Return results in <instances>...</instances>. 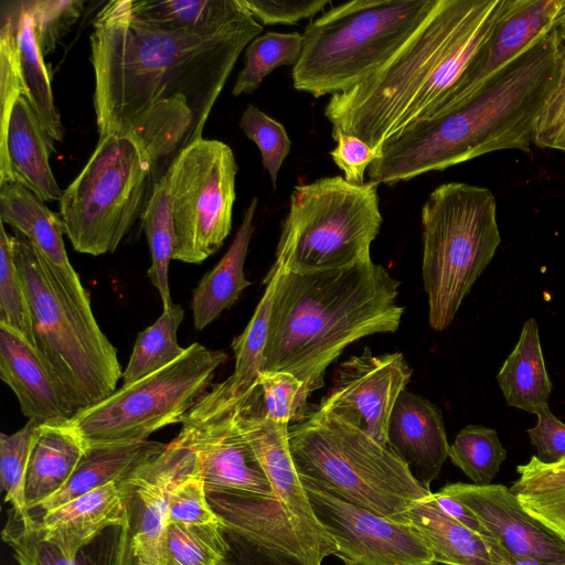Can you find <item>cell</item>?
Returning a JSON list of instances; mask_svg holds the SVG:
<instances>
[{
    "label": "cell",
    "mask_w": 565,
    "mask_h": 565,
    "mask_svg": "<svg viewBox=\"0 0 565 565\" xmlns=\"http://www.w3.org/2000/svg\"><path fill=\"white\" fill-rule=\"evenodd\" d=\"M227 360L223 351L192 343L172 363L122 384L99 403L78 409L67 423L85 448L147 441L154 431L182 423Z\"/></svg>",
    "instance_id": "8fae6325"
},
{
    "label": "cell",
    "mask_w": 565,
    "mask_h": 565,
    "mask_svg": "<svg viewBox=\"0 0 565 565\" xmlns=\"http://www.w3.org/2000/svg\"><path fill=\"white\" fill-rule=\"evenodd\" d=\"M248 12L263 24H294L322 11L331 0H241Z\"/></svg>",
    "instance_id": "c3c4849f"
},
{
    "label": "cell",
    "mask_w": 565,
    "mask_h": 565,
    "mask_svg": "<svg viewBox=\"0 0 565 565\" xmlns=\"http://www.w3.org/2000/svg\"><path fill=\"white\" fill-rule=\"evenodd\" d=\"M534 146L565 152V44L559 47L557 76L537 121Z\"/></svg>",
    "instance_id": "f6af8a7d"
},
{
    "label": "cell",
    "mask_w": 565,
    "mask_h": 565,
    "mask_svg": "<svg viewBox=\"0 0 565 565\" xmlns=\"http://www.w3.org/2000/svg\"><path fill=\"white\" fill-rule=\"evenodd\" d=\"M412 372L402 353L374 355L364 348L340 364L333 386L319 406L387 447L390 417Z\"/></svg>",
    "instance_id": "2e32d148"
},
{
    "label": "cell",
    "mask_w": 565,
    "mask_h": 565,
    "mask_svg": "<svg viewBox=\"0 0 565 565\" xmlns=\"http://www.w3.org/2000/svg\"><path fill=\"white\" fill-rule=\"evenodd\" d=\"M151 265L148 277L159 292L162 310L173 306L169 287V266L173 259L174 227L167 173L156 180L140 216Z\"/></svg>",
    "instance_id": "1f68e13d"
},
{
    "label": "cell",
    "mask_w": 565,
    "mask_h": 565,
    "mask_svg": "<svg viewBox=\"0 0 565 565\" xmlns=\"http://www.w3.org/2000/svg\"><path fill=\"white\" fill-rule=\"evenodd\" d=\"M492 192L449 182L436 188L422 209L424 288L428 321L436 331L454 320L463 298L501 242Z\"/></svg>",
    "instance_id": "ba28073f"
},
{
    "label": "cell",
    "mask_w": 565,
    "mask_h": 565,
    "mask_svg": "<svg viewBox=\"0 0 565 565\" xmlns=\"http://www.w3.org/2000/svg\"><path fill=\"white\" fill-rule=\"evenodd\" d=\"M200 468L194 452L172 440L126 478L130 489L132 555L137 565H163L170 493Z\"/></svg>",
    "instance_id": "e0dca14e"
},
{
    "label": "cell",
    "mask_w": 565,
    "mask_h": 565,
    "mask_svg": "<svg viewBox=\"0 0 565 565\" xmlns=\"http://www.w3.org/2000/svg\"><path fill=\"white\" fill-rule=\"evenodd\" d=\"M156 172L153 160L137 139L116 134L100 137L58 201L73 248L93 256L115 252L141 216Z\"/></svg>",
    "instance_id": "30bf717a"
},
{
    "label": "cell",
    "mask_w": 565,
    "mask_h": 565,
    "mask_svg": "<svg viewBox=\"0 0 565 565\" xmlns=\"http://www.w3.org/2000/svg\"><path fill=\"white\" fill-rule=\"evenodd\" d=\"M38 425L34 420H28L18 431L11 435L3 433L0 435L1 486L6 492V501L11 503L14 510V518L25 526H32L36 522L26 507L24 481L32 440Z\"/></svg>",
    "instance_id": "74e56055"
},
{
    "label": "cell",
    "mask_w": 565,
    "mask_h": 565,
    "mask_svg": "<svg viewBox=\"0 0 565 565\" xmlns=\"http://www.w3.org/2000/svg\"><path fill=\"white\" fill-rule=\"evenodd\" d=\"M289 446L300 478L388 519L407 523L431 493L388 446L320 406L289 426Z\"/></svg>",
    "instance_id": "8992f818"
},
{
    "label": "cell",
    "mask_w": 565,
    "mask_h": 565,
    "mask_svg": "<svg viewBox=\"0 0 565 565\" xmlns=\"http://www.w3.org/2000/svg\"><path fill=\"white\" fill-rule=\"evenodd\" d=\"M439 491L468 507L512 556L565 563V542L533 518L510 488L456 482Z\"/></svg>",
    "instance_id": "ac0fdd59"
},
{
    "label": "cell",
    "mask_w": 565,
    "mask_h": 565,
    "mask_svg": "<svg viewBox=\"0 0 565 565\" xmlns=\"http://www.w3.org/2000/svg\"><path fill=\"white\" fill-rule=\"evenodd\" d=\"M516 495L533 518L565 542V488Z\"/></svg>",
    "instance_id": "816d5d0a"
},
{
    "label": "cell",
    "mask_w": 565,
    "mask_h": 565,
    "mask_svg": "<svg viewBox=\"0 0 565 565\" xmlns=\"http://www.w3.org/2000/svg\"><path fill=\"white\" fill-rule=\"evenodd\" d=\"M85 449L67 422L38 425L24 481L25 502L30 511L39 509L65 486Z\"/></svg>",
    "instance_id": "cb8c5ba5"
},
{
    "label": "cell",
    "mask_w": 565,
    "mask_h": 565,
    "mask_svg": "<svg viewBox=\"0 0 565 565\" xmlns=\"http://www.w3.org/2000/svg\"><path fill=\"white\" fill-rule=\"evenodd\" d=\"M237 171L231 147L214 139L195 140L171 161L166 173L174 227L173 259L201 264L221 248L232 230Z\"/></svg>",
    "instance_id": "7c38bea8"
},
{
    "label": "cell",
    "mask_w": 565,
    "mask_h": 565,
    "mask_svg": "<svg viewBox=\"0 0 565 565\" xmlns=\"http://www.w3.org/2000/svg\"><path fill=\"white\" fill-rule=\"evenodd\" d=\"M236 422L270 483L275 500L321 565L327 556L337 553V545L310 507L291 456L289 425L278 424L266 415L258 384L239 396Z\"/></svg>",
    "instance_id": "9a60e30c"
},
{
    "label": "cell",
    "mask_w": 565,
    "mask_h": 565,
    "mask_svg": "<svg viewBox=\"0 0 565 565\" xmlns=\"http://www.w3.org/2000/svg\"><path fill=\"white\" fill-rule=\"evenodd\" d=\"M12 12L23 95L47 134L62 141L64 129L55 107L49 71L24 0H8Z\"/></svg>",
    "instance_id": "f546056e"
},
{
    "label": "cell",
    "mask_w": 565,
    "mask_h": 565,
    "mask_svg": "<svg viewBox=\"0 0 565 565\" xmlns=\"http://www.w3.org/2000/svg\"><path fill=\"white\" fill-rule=\"evenodd\" d=\"M264 284L265 291L244 331L232 341L235 367L228 376L232 388L237 394H245L256 386L263 369L264 351L269 332L273 296L276 275L269 270Z\"/></svg>",
    "instance_id": "836d02e7"
},
{
    "label": "cell",
    "mask_w": 565,
    "mask_h": 565,
    "mask_svg": "<svg viewBox=\"0 0 565 565\" xmlns=\"http://www.w3.org/2000/svg\"><path fill=\"white\" fill-rule=\"evenodd\" d=\"M377 186L340 175L295 186L273 265L306 274L370 260L383 221Z\"/></svg>",
    "instance_id": "9c48e42d"
},
{
    "label": "cell",
    "mask_w": 565,
    "mask_h": 565,
    "mask_svg": "<svg viewBox=\"0 0 565 565\" xmlns=\"http://www.w3.org/2000/svg\"><path fill=\"white\" fill-rule=\"evenodd\" d=\"M13 237L35 351L76 411L99 403L117 390L122 370L89 294L77 273L58 271L22 234Z\"/></svg>",
    "instance_id": "5b68a950"
},
{
    "label": "cell",
    "mask_w": 565,
    "mask_h": 565,
    "mask_svg": "<svg viewBox=\"0 0 565 565\" xmlns=\"http://www.w3.org/2000/svg\"><path fill=\"white\" fill-rule=\"evenodd\" d=\"M508 405L536 414L552 392L534 318L525 321L519 341L497 375Z\"/></svg>",
    "instance_id": "f1b7e54d"
},
{
    "label": "cell",
    "mask_w": 565,
    "mask_h": 565,
    "mask_svg": "<svg viewBox=\"0 0 565 565\" xmlns=\"http://www.w3.org/2000/svg\"><path fill=\"white\" fill-rule=\"evenodd\" d=\"M332 137L337 146L330 156L343 171V178L352 184L365 183V171L374 160L382 156L381 150L372 149L360 138L341 130L332 129Z\"/></svg>",
    "instance_id": "7dc6e473"
},
{
    "label": "cell",
    "mask_w": 565,
    "mask_h": 565,
    "mask_svg": "<svg viewBox=\"0 0 565 565\" xmlns=\"http://www.w3.org/2000/svg\"><path fill=\"white\" fill-rule=\"evenodd\" d=\"M559 47L554 26L459 107L386 140L367 169L370 181L394 184L498 150L530 152L557 76Z\"/></svg>",
    "instance_id": "3957f363"
},
{
    "label": "cell",
    "mask_w": 565,
    "mask_h": 565,
    "mask_svg": "<svg viewBox=\"0 0 565 565\" xmlns=\"http://www.w3.org/2000/svg\"><path fill=\"white\" fill-rule=\"evenodd\" d=\"M448 457L473 484H491L507 450L494 429L481 425H468L456 436L449 446Z\"/></svg>",
    "instance_id": "8d00e7d4"
},
{
    "label": "cell",
    "mask_w": 565,
    "mask_h": 565,
    "mask_svg": "<svg viewBox=\"0 0 565 565\" xmlns=\"http://www.w3.org/2000/svg\"><path fill=\"white\" fill-rule=\"evenodd\" d=\"M2 536L12 547L17 565H90L84 557V550L75 557L67 556L45 540L38 522L25 526L15 519L14 525L8 524Z\"/></svg>",
    "instance_id": "b9f144b4"
},
{
    "label": "cell",
    "mask_w": 565,
    "mask_h": 565,
    "mask_svg": "<svg viewBox=\"0 0 565 565\" xmlns=\"http://www.w3.org/2000/svg\"><path fill=\"white\" fill-rule=\"evenodd\" d=\"M43 55L54 51L56 43L79 18L83 0H24Z\"/></svg>",
    "instance_id": "7bdbcfd3"
},
{
    "label": "cell",
    "mask_w": 565,
    "mask_h": 565,
    "mask_svg": "<svg viewBox=\"0 0 565 565\" xmlns=\"http://www.w3.org/2000/svg\"><path fill=\"white\" fill-rule=\"evenodd\" d=\"M257 382L264 411L271 420L289 425L305 418L309 394L295 375L281 371H262Z\"/></svg>",
    "instance_id": "ab89813d"
},
{
    "label": "cell",
    "mask_w": 565,
    "mask_h": 565,
    "mask_svg": "<svg viewBox=\"0 0 565 565\" xmlns=\"http://www.w3.org/2000/svg\"><path fill=\"white\" fill-rule=\"evenodd\" d=\"M437 507L450 518L455 519L471 531L484 536L493 539L490 533L479 521L478 516L463 503L451 498L441 491L431 493ZM495 540V539H494Z\"/></svg>",
    "instance_id": "f5cc1de1"
},
{
    "label": "cell",
    "mask_w": 565,
    "mask_h": 565,
    "mask_svg": "<svg viewBox=\"0 0 565 565\" xmlns=\"http://www.w3.org/2000/svg\"><path fill=\"white\" fill-rule=\"evenodd\" d=\"M270 269L276 285L262 371L295 375L309 395L348 345L401 324V281L371 259L318 273Z\"/></svg>",
    "instance_id": "277c9868"
},
{
    "label": "cell",
    "mask_w": 565,
    "mask_h": 565,
    "mask_svg": "<svg viewBox=\"0 0 565 565\" xmlns=\"http://www.w3.org/2000/svg\"><path fill=\"white\" fill-rule=\"evenodd\" d=\"M257 199H252L244 212L235 237L221 260L207 271L193 291L191 310L194 328L203 330L224 310L231 308L250 285L244 273L245 259L254 232Z\"/></svg>",
    "instance_id": "484cf974"
},
{
    "label": "cell",
    "mask_w": 565,
    "mask_h": 565,
    "mask_svg": "<svg viewBox=\"0 0 565 565\" xmlns=\"http://www.w3.org/2000/svg\"><path fill=\"white\" fill-rule=\"evenodd\" d=\"M166 447L151 440L88 447L65 486L39 509L46 512L88 491L120 481Z\"/></svg>",
    "instance_id": "83f0119b"
},
{
    "label": "cell",
    "mask_w": 565,
    "mask_h": 565,
    "mask_svg": "<svg viewBox=\"0 0 565 565\" xmlns=\"http://www.w3.org/2000/svg\"><path fill=\"white\" fill-rule=\"evenodd\" d=\"M438 0H354L310 22L292 68L294 88L313 97L347 92L385 66Z\"/></svg>",
    "instance_id": "52a82bcc"
},
{
    "label": "cell",
    "mask_w": 565,
    "mask_h": 565,
    "mask_svg": "<svg viewBox=\"0 0 565 565\" xmlns=\"http://www.w3.org/2000/svg\"><path fill=\"white\" fill-rule=\"evenodd\" d=\"M312 512L344 565H433V554L406 522L352 504L301 478Z\"/></svg>",
    "instance_id": "5bb4252c"
},
{
    "label": "cell",
    "mask_w": 565,
    "mask_h": 565,
    "mask_svg": "<svg viewBox=\"0 0 565 565\" xmlns=\"http://www.w3.org/2000/svg\"><path fill=\"white\" fill-rule=\"evenodd\" d=\"M537 423L527 430L536 458L544 463H555L565 458V424L553 415L548 405L536 414Z\"/></svg>",
    "instance_id": "681fc988"
},
{
    "label": "cell",
    "mask_w": 565,
    "mask_h": 565,
    "mask_svg": "<svg viewBox=\"0 0 565 565\" xmlns=\"http://www.w3.org/2000/svg\"><path fill=\"white\" fill-rule=\"evenodd\" d=\"M494 565H565V563L544 562L534 558L514 557L502 546L493 551Z\"/></svg>",
    "instance_id": "db71d44e"
},
{
    "label": "cell",
    "mask_w": 565,
    "mask_h": 565,
    "mask_svg": "<svg viewBox=\"0 0 565 565\" xmlns=\"http://www.w3.org/2000/svg\"><path fill=\"white\" fill-rule=\"evenodd\" d=\"M504 0H438L397 54L353 88L331 95L332 129L375 150L406 127L457 108L476 54L492 33Z\"/></svg>",
    "instance_id": "7a4b0ae2"
},
{
    "label": "cell",
    "mask_w": 565,
    "mask_h": 565,
    "mask_svg": "<svg viewBox=\"0 0 565 565\" xmlns=\"http://www.w3.org/2000/svg\"><path fill=\"white\" fill-rule=\"evenodd\" d=\"M555 29L557 31L561 44H565V11L559 15Z\"/></svg>",
    "instance_id": "11a10c76"
},
{
    "label": "cell",
    "mask_w": 565,
    "mask_h": 565,
    "mask_svg": "<svg viewBox=\"0 0 565 565\" xmlns=\"http://www.w3.org/2000/svg\"><path fill=\"white\" fill-rule=\"evenodd\" d=\"M0 220L28 238L57 270L76 274L65 249L62 220L23 185L0 183Z\"/></svg>",
    "instance_id": "4316f807"
},
{
    "label": "cell",
    "mask_w": 565,
    "mask_h": 565,
    "mask_svg": "<svg viewBox=\"0 0 565 565\" xmlns=\"http://www.w3.org/2000/svg\"><path fill=\"white\" fill-rule=\"evenodd\" d=\"M216 565H234V564L232 562H230L227 558H225L224 561L220 562Z\"/></svg>",
    "instance_id": "9f6ffc18"
},
{
    "label": "cell",
    "mask_w": 565,
    "mask_h": 565,
    "mask_svg": "<svg viewBox=\"0 0 565 565\" xmlns=\"http://www.w3.org/2000/svg\"><path fill=\"white\" fill-rule=\"evenodd\" d=\"M53 140L28 99L20 95L1 130L0 183H19L43 202L60 201L63 191L49 161Z\"/></svg>",
    "instance_id": "44dd1931"
},
{
    "label": "cell",
    "mask_w": 565,
    "mask_h": 565,
    "mask_svg": "<svg viewBox=\"0 0 565 565\" xmlns=\"http://www.w3.org/2000/svg\"><path fill=\"white\" fill-rule=\"evenodd\" d=\"M238 125L247 138L258 147L263 166L276 189L278 172L291 147L285 127L254 105L247 106Z\"/></svg>",
    "instance_id": "60d3db41"
},
{
    "label": "cell",
    "mask_w": 565,
    "mask_h": 565,
    "mask_svg": "<svg viewBox=\"0 0 565 565\" xmlns=\"http://www.w3.org/2000/svg\"><path fill=\"white\" fill-rule=\"evenodd\" d=\"M431 493L412 504L406 521L429 547L434 563L494 565L492 550L500 544L447 515L437 507Z\"/></svg>",
    "instance_id": "d4e9b609"
},
{
    "label": "cell",
    "mask_w": 565,
    "mask_h": 565,
    "mask_svg": "<svg viewBox=\"0 0 565 565\" xmlns=\"http://www.w3.org/2000/svg\"><path fill=\"white\" fill-rule=\"evenodd\" d=\"M230 379L213 384L173 439L199 459L207 494L248 493L275 499L270 483L236 422L239 396Z\"/></svg>",
    "instance_id": "4fadbf2b"
},
{
    "label": "cell",
    "mask_w": 565,
    "mask_h": 565,
    "mask_svg": "<svg viewBox=\"0 0 565 565\" xmlns=\"http://www.w3.org/2000/svg\"><path fill=\"white\" fill-rule=\"evenodd\" d=\"M303 36L298 32H267L256 36L246 47L244 66L237 75L232 94H252L275 68L296 65L302 50Z\"/></svg>",
    "instance_id": "d590c367"
},
{
    "label": "cell",
    "mask_w": 565,
    "mask_h": 565,
    "mask_svg": "<svg viewBox=\"0 0 565 565\" xmlns=\"http://www.w3.org/2000/svg\"><path fill=\"white\" fill-rule=\"evenodd\" d=\"M230 543L226 558L234 565H312L273 542L248 537L224 529Z\"/></svg>",
    "instance_id": "bcb514c9"
},
{
    "label": "cell",
    "mask_w": 565,
    "mask_h": 565,
    "mask_svg": "<svg viewBox=\"0 0 565 565\" xmlns=\"http://www.w3.org/2000/svg\"><path fill=\"white\" fill-rule=\"evenodd\" d=\"M92 25L99 138L137 139L156 169L203 138L239 54L263 31L249 12L211 30L163 29L136 19L125 0L107 2Z\"/></svg>",
    "instance_id": "6da1fadb"
},
{
    "label": "cell",
    "mask_w": 565,
    "mask_h": 565,
    "mask_svg": "<svg viewBox=\"0 0 565 565\" xmlns=\"http://www.w3.org/2000/svg\"><path fill=\"white\" fill-rule=\"evenodd\" d=\"M168 523H222L209 502L201 468L181 481L170 493Z\"/></svg>",
    "instance_id": "ee69618b"
},
{
    "label": "cell",
    "mask_w": 565,
    "mask_h": 565,
    "mask_svg": "<svg viewBox=\"0 0 565 565\" xmlns=\"http://www.w3.org/2000/svg\"><path fill=\"white\" fill-rule=\"evenodd\" d=\"M387 446L429 489L448 458L449 444L440 409L425 397L404 390L395 402L388 427Z\"/></svg>",
    "instance_id": "603a6c76"
},
{
    "label": "cell",
    "mask_w": 565,
    "mask_h": 565,
    "mask_svg": "<svg viewBox=\"0 0 565 565\" xmlns=\"http://www.w3.org/2000/svg\"><path fill=\"white\" fill-rule=\"evenodd\" d=\"M13 241L14 237L7 233L2 223L0 234V326L9 328L33 347L31 315L14 259Z\"/></svg>",
    "instance_id": "f35d334b"
},
{
    "label": "cell",
    "mask_w": 565,
    "mask_h": 565,
    "mask_svg": "<svg viewBox=\"0 0 565 565\" xmlns=\"http://www.w3.org/2000/svg\"><path fill=\"white\" fill-rule=\"evenodd\" d=\"M125 3L136 19L169 30L216 29L248 12L241 0H125Z\"/></svg>",
    "instance_id": "4dcf8cb0"
},
{
    "label": "cell",
    "mask_w": 565,
    "mask_h": 565,
    "mask_svg": "<svg viewBox=\"0 0 565 565\" xmlns=\"http://www.w3.org/2000/svg\"><path fill=\"white\" fill-rule=\"evenodd\" d=\"M519 478L511 486L515 494L540 493L565 488V458L555 463H544L536 456L516 467Z\"/></svg>",
    "instance_id": "f907efd6"
},
{
    "label": "cell",
    "mask_w": 565,
    "mask_h": 565,
    "mask_svg": "<svg viewBox=\"0 0 565 565\" xmlns=\"http://www.w3.org/2000/svg\"><path fill=\"white\" fill-rule=\"evenodd\" d=\"M0 377L13 391L29 420L62 424L77 412L35 349L3 326H0Z\"/></svg>",
    "instance_id": "7402d4cb"
},
{
    "label": "cell",
    "mask_w": 565,
    "mask_h": 565,
    "mask_svg": "<svg viewBox=\"0 0 565 565\" xmlns=\"http://www.w3.org/2000/svg\"><path fill=\"white\" fill-rule=\"evenodd\" d=\"M230 552L222 523H168L162 544L163 565H216Z\"/></svg>",
    "instance_id": "e575fe53"
},
{
    "label": "cell",
    "mask_w": 565,
    "mask_h": 565,
    "mask_svg": "<svg viewBox=\"0 0 565 565\" xmlns=\"http://www.w3.org/2000/svg\"><path fill=\"white\" fill-rule=\"evenodd\" d=\"M184 310L173 303L162 310L161 316L137 334L132 352L122 371L124 384L138 381L180 358L185 348L178 342V329L183 321Z\"/></svg>",
    "instance_id": "d6a6232c"
},
{
    "label": "cell",
    "mask_w": 565,
    "mask_h": 565,
    "mask_svg": "<svg viewBox=\"0 0 565 565\" xmlns=\"http://www.w3.org/2000/svg\"><path fill=\"white\" fill-rule=\"evenodd\" d=\"M564 11L565 0H504L492 33L468 68L460 105L500 68L550 32Z\"/></svg>",
    "instance_id": "d6986e66"
},
{
    "label": "cell",
    "mask_w": 565,
    "mask_h": 565,
    "mask_svg": "<svg viewBox=\"0 0 565 565\" xmlns=\"http://www.w3.org/2000/svg\"><path fill=\"white\" fill-rule=\"evenodd\" d=\"M126 478L44 512L38 522L44 539L75 557L106 530L129 522L130 489Z\"/></svg>",
    "instance_id": "ffe728a7"
}]
</instances>
